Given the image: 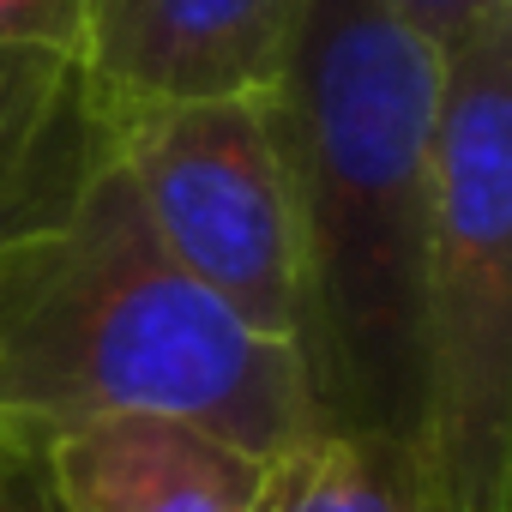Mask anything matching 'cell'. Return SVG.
Instances as JSON below:
<instances>
[{
  "mask_svg": "<svg viewBox=\"0 0 512 512\" xmlns=\"http://www.w3.org/2000/svg\"><path fill=\"white\" fill-rule=\"evenodd\" d=\"M446 55L392 0H290L272 133L302 229V368L326 428L416 452V290Z\"/></svg>",
  "mask_w": 512,
  "mask_h": 512,
  "instance_id": "1",
  "label": "cell"
},
{
  "mask_svg": "<svg viewBox=\"0 0 512 512\" xmlns=\"http://www.w3.org/2000/svg\"><path fill=\"white\" fill-rule=\"evenodd\" d=\"M103 416H175L260 458L326 428L302 350L247 332L169 260L121 163L67 223L0 253V434L49 446Z\"/></svg>",
  "mask_w": 512,
  "mask_h": 512,
  "instance_id": "2",
  "label": "cell"
},
{
  "mask_svg": "<svg viewBox=\"0 0 512 512\" xmlns=\"http://www.w3.org/2000/svg\"><path fill=\"white\" fill-rule=\"evenodd\" d=\"M416 470L434 512H512V13L446 55L416 290Z\"/></svg>",
  "mask_w": 512,
  "mask_h": 512,
  "instance_id": "3",
  "label": "cell"
},
{
  "mask_svg": "<svg viewBox=\"0 0 512 512\" xmlns=\"http://www.w3.org/2000/svg\"><path fill=\"white\" fill-rule=\"evenodd\" d=\"M115 163L169 260L247 332L302 338V229L266 91L127 115Z\"/></svg>",
  "mask_w": 512,
  "mask_h": 512,
  "instance_id": "4",
  "label": "cell"
},
{
  "mask_svg": "<svg viewBox=\"0 0 512 512\" xmlns=\"http://www.w3.org/2000/svg\"><path fill=\"white\" fill-rule=\"evenodd\" d=\"M290 0H85L79 67L121 127L127 115L272 91Z\"/></svg>",
  "mask_w": 512,
  "mask_h": 512,
  "instance_id": "5",
  "label": "cell"
},
{
  "mask_svg": "<svg viewBox=\"0 0 512 512\" xmlns=\"http://www.w3.org/2000/svg\"><path fill=\"white\" fill-rule=\"evenodd\" d=\"M61 512H253L278 458L175 416H103L43 446Z\"/></svg>",
  "mask_w": 512,
  "mask_h": 512,
  "instance_id": "6",
  "label": "cell"
},
{
  "mask_svg": "<svg viewBox=\"0 0 512 512\" xmlns=\"http://www.w3.org/2000/svg\"><path fill=\"white\" fill-rule=\"evenodd\" d=\"M109 163L115 121L79 55L0 49V253L67 223Z\"/></svg>",
  "mask_w": 512,
  "mask_h": 512,
  "instance_id": "7",
  "label": "cell"
},
{
  "mask_svg": "<svg viewBox=\"0 0 512 512\" xmlns=\"http://www.w3.org/2000/svg\"><path fill=\"white\" fill-rule=\"evenodd\" d=\"M253 512H434V500L410 446L320 428L272 464Z\"/></svg>",
  "mask_w": 512,
  "mask_h": 512,
  "instance_id": "8",
  "label": "cell"
},
{
  "mask_svg": "<svg viewBox=\"0 0 512 512\" xmlns=\"http://www.w3.org/2000/svg\"><path fill=\"white\" fill-rule=\"evenodd\" d=\"M85 0H0V49H55L79 55Z\"/></svg>",
  "mask_w": 512,
  "mask_h": 512,
  "instance_id": "9",
  "label": "cell"
},
{
  "mask_svg": "<svg viewBox=\"0 0 512 512\" xmlns=\"http://www.w3.org/2000/svg\"><path fill=\"white\" fill-rule=\"evenodd\" d=\"M392 7H398L440 55H452V49L470 43L488 19L512 13V0H392Z\"/></svg>",
  "mask_w": 512,
  "mask_h": 512,
  "instance_id": "10",
  "label": "cell"
},
{
  "mask_svg": "<svg viewBox=\"0 0 512 512\" xmlns=\"http://www.w3.org/2000/svg\"><path fill=\"white\" fill-rule=\"evenodd\" d=\"M0 512H61L43 446H25V440L0 434Z\"/></svg>",
  "mask_w": 512,
  "mask_h": 512,
  "instance_id": "11",
  "label": "cell"
}]
</instances>
